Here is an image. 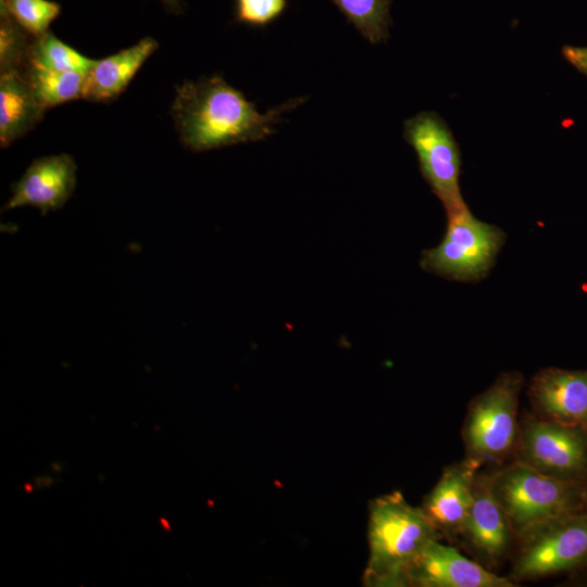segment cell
<instances>
[{
	"label": "cell",
	"mask_w": 587,
	"mask_h": 587,
	"mask_svg": "<svg viewBox=\"0 0 587 587\" xmlns=\"http://www.w3.org/2000/svg\"><path fill=\"white\" fill-rule=\"evenodd\" d=\"M371 43L388 36L390 0H330Z\"/></svg>",
	"instance_id": "cell-17"
},
{
	"label": "cell",
	"mask_w": 587,
	"mask_h": 587,
	"mask_svg": "<svg viewBox=\"0 0 587 587\" xmlns=\"http://www.w3.org/2000/svg\"><path fill=\"white\" fill-rule=\"evenodd\" d=\"M563 55L573 66L587 76V47L566 46L563 48Z\"/></svg>",
	"instance_id": "cell-22"
},
{
	"label": "cell",
	"mask_w": 587,
	"mask_h": 587,
	"mask_svg": "<svg viewBox=\"0 0 587 587\" xmlns=\"http://www.w3.org/2000/svg\"><path fill=\"white\" fill-rule=\"evenodd\" d=\"M404 139L414 149L423 177L451 216L466 207L460 190L459 147L445 121L432 111L407 120Z\"/></svg>",
	"instance_id": "cell-8"
},
{
	"label": "cell",
	"mask_w": 587,
	"mask_h": 587,
	"mask_svg": "<svg viewBox=\"0 0 587 587\" xmlns=\"http://www.w3.org/2000/svg\"><path fill=\"white\" fill-rule=\"evenodd\" d=\"M96 62L97 60L80 54L49 30L39 37H34L28 60V63L54 71L85 74L91 70Z\"/></svg>",
	"instance_id": "cell-18"
},
{
	"label": "cell",
	"mask_w": 587,
	"mask_h": 587,
	"mask_svg": "<svg viewBox=\"0 0 587 587\" xmlns=\"http://www.w3.org/2000/svg\"><path fill=\"white\" fill-rule=\"evenodd\" d=\"M504 242L497 226L476 218L467 208L448 216L445 237L436 247L425 250L421 267L455 280H478L486 276Z\"/></svg>",
	"instance_id": "cell-5"
},
{
	"label": "cell",
	"mask_w": 587,
	"mask_h": 587,
	"mask_svg": "<svg viewBox=\"0 0 587 587\" xmlns=\"http://www.w3.org/2000/svg\"><path fill=\"white\" fill-rule=\"evenodd\" d=\"M303 101L290 99L262 114L240 90L215 75L177 86L171 115L180 142L199 152L263 140L275 133L285 112Z\"/></svg>",
	"instance_id": "cell-1"
},
{
	"label": "cell",
	"mask_w": 587,
	"mask_h": 587,
	"mask_svg": "<svg viewBox=\"0 0 587 587\" xmlns=\"http://www.w3.org/2000/svg\"><path fill=\"white\" fill-rule=\"evenodd\" d=\"M407 586L415 587H514V582L497 575L455 548L430 541L408 573Z\"/></svg>",
	"instance_id": "cell-10"
},
{
	"label": "cell",
	"mask_w": 587,
	"mask_h": 587,
	"mask_svg": "<svg viewBox=\"0 0 587 587\" xmlns=\"http://www.w3.org/2000/svg\"><path fill=\"white\" fill-rule=\"evenodd\" d=\"M520 542L511 579H537L587 566V509L557 519Z\"/></svg>",
	"instance_id": "cell-6"
},
{
	"label": "cell",
	"mask_w": 587,
	"mask_h": 587,
	"mask_svg": "<svg viewBox=\"0 0 587 587\" xmlns=\"http://www.w3.org/2000/svg\"><path fill=\"white\" fill-rule=\"evenodd\" d=\"M482 464L465 459L446 466L420 505L440 538L457 539L473 500V488Z\"/></svg>",
	"instance_id": "cell-11"
},
{
	"label": "cell",
	"mask_w": 587,
	"mask_h": 587,
	"mask_svg": "<svg viewBox=\"0 0 587 587\" xmlns=\"http://www.w3.org/2000/svg\"><path fill=\"white\" fill-rule=\"evenodd\" d=\"M160 521H161V524H162L163 528L168 532L171 529V526L167 523V521L164 520V519H161Z\"/></svg>",
	"instance_id": "cell-24"
},
{
	"label": "cell",
	"mask_w": 587,
	"mask_h": 587,
	"mask_svg": "<svg viewBox=\"0 0 587 587\" xmlns=\"http://www.w3.org/2000/svg\"><path fill=\"white\" fill-rule=\"evenodd\" d=\"M25 487H26V489H27L28 491H32V486L25 485Z\"/></svg>",
	"instance_id": "cell-25"
},
{
	"label": "cell",
	"mask_w": 587,
	"mask_h": 587,
	"mask_svg": "<svg viewBox=\"0 0 587 587\" xmlns=\"http://www.w3.org/2000/svg\"><path fill=\"white\" fill-rule=\"evenodd\" d=\"M0 70H24L28 63L33 39L8 14L1 11Z\"/></svg>",
	"instance_id": "cell-20"
},
{
	"label": "cell",
	"mask_w": 587,
	"mask_h": 587,
	"mask_svg": "<svg viewBox=\"0 0 587 587\" xmlns=\"http://www.w3.org/2000/svg\"><path fill=\"white\" fill-rule=\"evenodd\" d=\"M439 534L421 507L394 491L376 497L369 505V559L363 585L405 587L410 567Z\"/></svg>",
	"instance_id": "cell-2"
},
{
	"label": "cell",
	"mask_w": 587,
	"mask_h": 587,
	"mask_svg": "<svg viewBox=\"0 0 587 587\" xmlns=\"http://www.w3.org/2000/svg\"><path fill=\"white\" fill-rule=\"evenodd\" d=\"M167 11L172 13H180L183 10L182 0H159Z\"/></svg>",
	"instance_id": "cell-23"
},
{
	"label": "cell",
	"mask_w": 587,
	"mask_h": 587,
	"mask_svg": "<svg viewBox=\"0 0 587 587\" xmlns=\"http://www.w3.org/2000/svg\"><path fill=\"white\" fill-rule=\"evenodd\" d=\"M287 0H235V17L240 24L265 27L286 10Z\"/></svg>",
	"instance_id": "cell-21"
},
{
	"label": "cell",
	"mask_w": 587,
	"mask_h": 587,
	"mask_svg": "<svg viewBox=\"0 0 587 587\" xmlns=\"http://www.w3.org/2000/svg\"><path fill=\"white\" fill-rule=\"evenodd\" d=\"M46 110L37 101L23 70L1 71L0 143L8 147L27 134Z\"/></svg>",
	"instance_id": "cell-15"
},
{
	"label": "cell",
	"mask_w": 587,
	"mask_h": 587,
	"mask_svg": "<svg viewBox=\"0 0 587 587\" xmlns=\"http://www.w3.org/2000/svg\"><path fill=\"white\" fill-rule=\"evenodd\" d=\"M76 168L66 153L36 159L12 185V197L3 210L30 205L45 215L62 208L75 189Z\"/></svg>",
	"instance_id": "cell-12"
},
{
	"label": "cell",
	"mask_w": 587,
	"mask_h": 587,
	"mask_svg": "<svg viewBox=\"0 0 587 587\" xmlns=\"http://www.w3.org/2000/svg\"><path fill=\"white\" fill-rule=\"evenodd\" d=\"M23 71L45 110L83 98L87 73L60 72L34 63H28Z\"/></svg>",
	"instance_id": "cell-16"
},
{
	"label": "cell",
	"mask_w": 587,
	"mask_h": 587,
	"mask_svg": "<svg viewBox=\"0 0 587 587\" xmlns=\"http://www.w3.org/2000/svg\"><path fill=\"white\" fill-rule=\"evenodd\" d=\"M490 487L517 541L587 509V483L547 476L516 459L490 474Z\"/></svg>",
	"instance_id": "cell-3"
},
{
	"label": "cell",
	"mask_w": 587,
	"mask_h": 587,
	"mask_svg": "<svg viewBox=\"0 0 587 587\" xmlns=\"http://www.w3.org/2000/svg\"><path fill=\"white\" fill-rule=\"evenodd\" d=\"M158 47L154 38L145 37L129 48L97 60L86 74L83 99L93 102L116 99Z\"/></svg>",
	"instance_id": "cell-14"
},
{
	"label": "cell",
	"mask_w": 587,
	"mask_h": 587,
	"mask_svg": "<svg viewBox=\"0 0 587 587\" xmlns=\"http://www.w3.org/2000/svg\"><path fill=\"white\" fill-rule=\"evenodd\" d=\"M522 384L521 373H502L472 400L462 429L467 458L482 465L500 464L515 452Z\"/></svg>",
	"instance_id": "cell-4"
},
{
	"label": "cell",
	"mask_w": 587,
	"mask_h": 587,
	"mask_svg": "<svg viewBox=\"0 0 587 587\" xmlns=\"http://www.w3.org/2000/svg\"><path fill=\"white\" fill-rule=\"evenodd\" d=\"M459 539L477 562L489 570L508 555L516 539L505 513L491 491L490 474L476 475L472 504Z\"/></svg>",
	"instance_id": "cell-9"
},
{
	"label": "cell",
	"mask_w": 587,
	"mask_h": 587,
	"mask_svg": "<svg viewBox=\"0 0 587 587\" xmlns=\"http://www.w3.org/2000/svg\"><path fill=\"white\" fill-rule=\"evenodd\" d=\"M516 460L550 477L587 483V429L526 416Z\"/></svg>",
	"instance_id": "cell-7"
},
{
	"label": "cell",
	"mask_w": 587,
	"mask_h": 587,
	"mask_svg": "<svg viewBox=\"0 0 587 587\" xmlns=\"http://www.w3.org/2000/svg\"><path fill=\"white\" fill-rule=\"evenodd\" d=\"M0 11L32 37H39L60 15L61 5L51 0H0Z\"/></svg>",
	"instance_id": "cell-19"
},
{
	"label": "cell",
	"mask_w": 587,
	"mask_h": 587,
	"mask_svg": "<svg viewBox=\"0 0 587 587\" xmlns=\"http://www.w3.org/2000/svg\"><path fill=\"white\" fill-rule=\"evenodd\" d=\"M528 394L540 417L587 429V370H541Z\"/></svg>",
	"instance_id": "cell-13"
}]
</instances>
